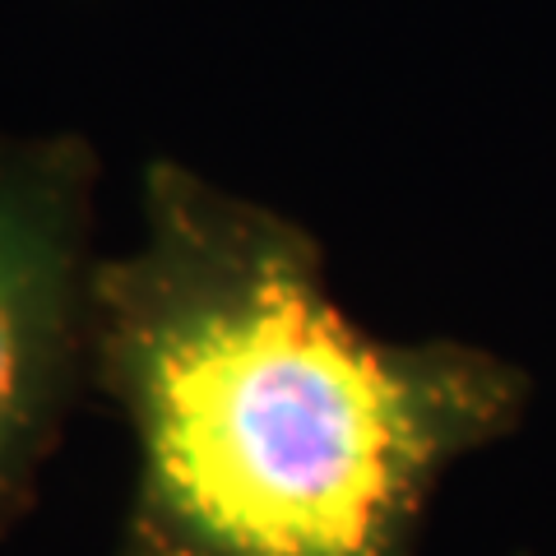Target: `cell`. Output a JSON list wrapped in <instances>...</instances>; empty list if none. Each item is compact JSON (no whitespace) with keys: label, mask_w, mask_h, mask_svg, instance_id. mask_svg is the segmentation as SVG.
<instances>
[{"label":"cell","mask_w":556,"mask_h":556,"mask_svg":"<svg viewBox=\"0 0 556 556\" xmlns=\"http://www.w3.org/2000/svg\"><path fill=\"white\" fill-rule=\"evenodd\" d=\"M89 390L130 437L112 556H417L441 478L529 408L486 348L357 329L302 223L167 159L98 260Z\"/></svg>","instance_id":"6da1fadb"},{"label":"cell","mask_w":556,"mask_h":556,"mask_svg":"<svg viewBox=\"0 0 556 556\" xmlns=\"http://www.w3.org/2000/svg\"><path fill=\"white\" fill-rule=\"evenodd\" d=\"M98 153L75 130H0V543L89 394Z\"/></svg>","instance_id":"7a4b0ae2"}]
</instances>
